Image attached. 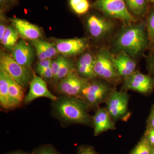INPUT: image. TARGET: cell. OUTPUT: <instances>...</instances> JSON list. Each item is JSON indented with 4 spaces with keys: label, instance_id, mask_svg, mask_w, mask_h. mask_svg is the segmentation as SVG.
<instances>
[{
    "label": "cell",
    "instance_id": "cell-1",
    "mask_svg": "<svg viewBox=\"0 0 154 154\" xmlns=\"http://www.w3.org/2000/svg\"><path fill=\"white\" fill-rule=\"evenodd\" d=\"M148 40L144 23L131 24L118 33L114 46L119 52L123 51L131 57H138L146 49Z\"/></svg>",
    "mask_w": 154,
    "mask_h": 154
},
{
    "label": "cell",
    "instance_id": "cell-2",
    "mask_svg": "<svg viewBox=\"0 0 154 154\" xmlns=\"http://www.w3.org/2000/svg\"><path fill=\"white\" fill-rule=\"evenodd\" d=\"M53 110L56 116L68 123L93 126L92 116L82 99L64 95L54 101Z\"/></svg>",
    "mask_w": 154,
    "mask_h": 154
},
{
    "label": "cell",
    "instance_id": "cell-3",
    "mask_svg": "<svg viewBox=\"0 0 154 154\" xmlns=\"http://www.w3.org/2000/svg\"><path fill=\"white\" fill-rule=\"evenodd\" d=\"M105 80H94L83 90L79 98L85 102L89 110H97L106 103L115 86Z\"/></svg>",
    "mask_w": 154,
    "mask_h": 154
},
{
    "label": "cell",
    "instance_id": "cell-4",
    "mask_svg": "<svg viewBox=\"0 0 154 154\" xmlns=\"http://www.w3.org/2000/svg\"><path fill=\"white\" fill-rule=\"evenodd\" d=\"M113 56L107 49L100 50L95 57L94 71L96 78L105 80L115 87L122 78L114 66Z\"/></svg>",
    "mask_w": 154,
    "mask_h": 154
},
{
    "label": "cell",
    "instance_id": "cell-5",
    "mask_svg": "<svg viewBox=\"0 0 154 154\" xmlns=\"http://www.w3.org/2000/svg\"><path fill=\"white\" fill-rule=\"evenodd\" d=\"M0 68L24 89L30 85L34 74L30 68L17 63L13 58L2 51L0 54Z\"/></svg>",
    "mask_w": 154,
    "mask_h": 154
},
{
    "label": "cell",
    "instance_id": "cell-6",
    "mask_svg": "<svg viewBox=\"0 0 154 154\" xmlns=\"http://www.w3.org/2000/svg\"><path fill=\"white\" fill-rule=\"evenodd\" d=\"M130 96L126 91H118L114 88L106 101V108L114 122L119 120L126 121L131 113L128 108Z\"/></svg>",
    "mask_w": 154,
    "mask_h": 154
},
{
    "label": "cell",
    "instance_id": "cell-7",
    "mask_svg": "<svg viewBox=\"0 0 154 154\" xmlns=\"http://www.w3.org/2000/svg\"><path fill=\"white\" fill-rule=\"evenodd\" d=\"M93 6L106 16L119 19L127 25L136 21L128 11L125 0H96Z\"/></svg>",
    "mask_w": 154,
    "mask_h": 154
},
{
    "label": "cell",
    "instance_id": "cell-8",
    "mask_svg": "<svg viewBox=\"0 0 154 154\" xmlns=\"http://www.w3.org/2000/svg\"><path fill=\"white\" fill-rule=\"evenodd\" d=\"M90 82V80L81 76L76 72H71L59 82L57 90L64 95L79 98Z\"/></svg>",
    "mask_w": 154,
    "mask_h": 154
},
{
    "label": "cell",
    "instance_id": "cell-9",
    "mask_svg": "<svg viewBox=\"0 0 154 154\" xmlns=\"http://www.w3.org/2000/svg\"><path fill=\"white\" fill-rule=\"evenodd\" d=\"M124 91H132L143 95H149L154 89V79L150 75L135 72L124 79Z\"/></svg>",
    "mask_w": 154,
    "mask_h": 154
},
{
    "label": "cell",
    "instance_id": "cell-10",
    "mask_svg": "<svg viewBox=\"0 0 154 154\" xmlns=\"http://www.w3.org/2000/svg\"><path fill=\"white\" fill-rule=\"evenodd\" d=\"M54 45L58 53L63 56H74L82 53L88 47V40L85 38L55 39Z\"/></svg>",
    "mask_w": 154,
    "mask_h": 154
},
{
    "label": "cell",
    "instance_id": "cell-11",
    "mask_svg": "<svg viewBox=\"0 0 154 154\" xmlns=\"http://www.w3.org/2000/svg\"><path fill=\"white\" fill-rule=\"evenodd\" d=\"M28 93L24 99V103L29 104L35 99L41 97L48 98L53 101L57 100L58 97L51 94L48 88L46 82L42 77L33 74L30 82Z\"/></svg>",
    "mask_w": 154,
    "mask_h": 154
},
{
    "label": "cell",
    "instance_id": "cell-12",
    "mask_svg": "<svg viewBox=\"0 0 154 154\" xmlns=\"http://www.w3.org/2000/svg\"><path fill=\"white\" fill-rule=\"evenodd\" d=\"M87 25L91 36L96 39L107 36L113 28V23L111 21L96 15L89 17L87 20Z\"/></svg>",
    "mask_w": 154,
    "mask_h": 154
},
{
    "label": "cell",
    "instance_id": "cell-13",
    "mask_svg": "<svg viewBox=\"0 0 154 154\" xmlns=\"http://www.w3.org/2000/svg\"><path fill=\"white\" fill-rule=\"evenodd\" d=\"M12 56L17 63L31 68L34 58V49L25 39H20L12 50Z\"/></svg>",
    "mask_w": 154,
    "mask_h": 154
},
{
    "label": "cell",
    "instance_id": "cell-14",
    "mask_svg": "<svg viewBox=\"0 0 154 154\" xmlns=\"http://www.w3.org/2000/svg\"><path fill=\"white\" fill-rule=\"evenodd\" d=\"M94 134L97 136L109 130L116 129L115 122L110 117L105 107H99L92 116Z\"/></svg>",
    "mask_w": 154,
    "mask_h": 154
},
{
    "label": "cell",
    "instance_id": "cell-15",
    "mask_svg": "<svg viewBox=\"0 0 154 154\" xmlns=\"http://www.w3.org/2000/svg\"><path fill=\"white\" fill-rule=\"evenodd\" d=\"M13 26L23 39L31 41L38 39L42 36L40 28L25 19L14 18L10 19Z\"/></svg>",
    "mask_w": 154,
    "mask_h": 154
},
{
    "label": "cell",
    "instance_id": "cell-16",
    "mask_svg": "<svg viewBox=\"0 0 154 154\" xmlns=\"http://www.w3.org/2000/svg\"><path fill=\"white\" fill-rule=\"evenodd\" d=\"M131 57L123 51L113 56V61L119 74L123 79L135 72L137 64Z\"/></svg>",
    "mask_w": 154,
    "mask_h": 154
},
{
    "label": "cell",
    "instance_id": "cell-17",
    "mask_svg": "<svg viewBox=\"0 0 154 154\" xmlns=\"http://www.w3.org/2000/svg\"><path fill=\"white\" fill-rule=\"evenodd\" d=\"M94 60L95 57L91 53H85L82 55L77 63L78 74L89 80L97 78L94 71Z\"/></svg>",
    "mask_w": 154,
    "mask_h": 154
},
{
    "label": "cell",
    "instance_id": "cell-18",
    "mask_svg": "<svg viewBox=\"0 0 154 154\" xmlns=\"http://www.w3.org/2000/svg\"><path fill=\"white\" fill-rule=\"evenodd\" d=\"M10 108L19 106L24 99V89L8 74Z\"/></svg>",
    "mask_w": 154,
    "mask_h": 154
},
{
    "label": "cell",
    "instance_id": "cell-19",
    "mask_svg": "<svg viewBox=\"0 0 154 154\" xmlns=\"http://www.w3.org/2000/svg\"><path fill=\"white\" fill-rule=\"evenodd\" d=\"M9 87L8 74L4 70L0 68V105L4 109L11 108Z\"/></svg>",
    "mask_w": 154,
    "mask_h": 154
},
{
    "label": "cell",
    "instance_id": "cell-20",
    "mask_svg": "<svg viewBox=\"0 0 154 154\" xmlns=\"http://www.w3.org/2000/svg\"><path fill=\"white\" fill-rule=\"evenodd\" d=\"M19 34L14 26H7L5 32L2 38L1 39V44L7 49L13 50L17 44L19 39Z\"/></svg>",
    "mask_w": 154,
    "mask_h": 154
},
{
    "label": "cell",
    "instance_id": "cell-21",
    "mask_svg": "<svg viewBox=\"0 0 154 154\" xmlns=\"http://www.w3.org/2000/svg\"><path fill=\"white\" fill-rule=\"evenodd\" d=\"M127 7L133 16L142 17L147 10V0H125Z\"/></svg>",
    "mask_w": 154,
    "mask_h": 154
},
{
    "label": "cell",
    "instance_id": "cell-22",
    "mask_svg": "<svg viewBox=\"0 0 154 154\" xmlns=\"http://www.w3.org/2000/svg\"><path fill=\"white\" fill-rule=\"evenodd\" d=\"M69 5L72 10L79 15L87 13L90 7L88 0H69Z\"/></svg>",
    "mask_w": 154,
    "mask_h": 154
},
{
    "label": "cell",
    "instance_id": "cell-23",
    "mask_svg": "<svg viewBox=\"0 0 154 154\" xmlns=\"http://www.w3.org/2000/svg\"><path fill=\"white\" fill-rule=\"evenodd\" d=\"M152 149V146L143 136L130 154H151Z\"/></svg>",
    "mask_w": 154,
    "mask_h": 154
},
{
    "label": "cell",
    "instance_id": "cell-24",
    "mask_svg": "<svg viewBox=\"0 0 154 154\" xmlns=\"http://www.w3.org/2000/svg\"><path fill=\"white\" fill-rule=\"evenodd\" d=\"M76 71L74 65L72 62L66 58L58 74L56 82H60L65 78L71 72Z\"/></svg>",
    "mask_w": 154,
    "mask_h": 154
},
{
    "label": "cell",
    "instance_id": "cell-25",
    "mask_svg": "<svg viewBox=\"0 0 154 154\" xmlns=\"http://www.w3.org/2000/svg\"><path fill=\"white\" fill-rule=\"evenodd\" d=\"M38 40L42 48L46 52L48 59H51L52 57H54L59 54L53 43L41 40L40 38H38Z\"/></svg>",
    "mask_w": 154,
    "mask_h": 154
},
{
    "label": "cell",
    "instance_id": "cell-26",
    "mask_svg": "<svg viewBox=\"0 0 154 154\" xmlns=\"http://www.w3.org/2000/svg\"><path fill=\"white\" fill-rule=\"evenodd\" d=\"M146 28L149 40L154 44V10L149 15Z\"/></svg>",
    "mask_w": 154,
    "mask_h": 154
},
{
    "label": "cell",
    "instance_id": "cell-27",
    "mask_svg": "<svg viewBox=\"0 0 154 154\" xmlns=\"http://www.w3.org/2000/svg\"><path fill=\"white\" fill-rule=\"evenodd\" d=\"M66 57L63 55L58 57L54 60L52 61L51 68L53 73V79L56 81L57 78L58 74Z\"/></svg>",
    "mask_w": 154,
    "mask_h": 154
},
{
    "label": "cell",
    "instance_id": "cell-28",
    "mask_svg": "<svg viewBox=\"0 0 154 154\" xmlns=\"http://www.w3.org/2000/svg\"><path fill=\"white\" fill-rule=\"evenodd\" d=\"M31 42H32V45L36 49V54H37V57H38L39 60L47 59L48 58L46 52H45L44 50L42 48V46L39 43L38 39L32 40Z\"/></svg>",
    "mask_w": 154,
    "mask_h": 154
},
{
    "label": "cell",
    "instance_id": "cell-29",
    "mask_svg": "<svg viewBox=\"0 0 154 154\" xmlns=\"http://www.w3.org/2000/svg\"><path fill=\"white\" fill-rule=\"evenodd\" d=\"M17 0H0V10L8 11L16 5Z\"/></svg>",
    "mask_w": 154,
    "mask_h": 154
},
{
    "label": "cell",
    "instance_id": "cell-30",
    "mask_svg": "<svg viewBox=\"0 0 154 154\" xmlns=\"http://www.w3.org/2000/svg\"><path fill=\"white\" fill-rule=\"evenodd\" d=\"M52 61L51 59H47L44 60H39L36 67V72L38 73L44 69L51 66Z\"/></svg>",
    "mask_w": 154,
    "mask_h": 154
},
{
    "label": "cell",
    "instance_id": "cell-31",
    "mask_svg": "<svg viewBox=\"0 0 154 154\" xmlns=\"http://www.w3.org/2000/svg\"><path fill=\"white\" fill-rule=\"evenodd\" d=\"M147 65L150 75L154 79V52L148 57Z\"/></svg>",
    "mask_w": 154,
    "mask_h": 154
},
{
    "label": "cell",
    "instance_id": "cell-32",
    "mask_svg": "<svg viewBox=\"0 0 154 154\" xmlns=\"http://www.w3.org/2000/svg\"><path fill=\"white\" fill-rule=\"evenodd\" d=\"M154 128V104L152 106L149 115L146 121V129Z\"/></svg>",
    "mask_w": 154,
    "mask_h": 154
},
{
    "label": "cell",
    "instance_id": "cell-33",
    "mask_svg": "<svg viewBox=\"0 0 154 154\" xmlns=\"http://www.w3.org/2000/svg\"><path fill=\"white\" fill-rule=\"evenodd\" d=\"M77 154H99L91 146H84L80 147Z\"/></svg>",
    "mask_w": 154,
    "mask_h": 154
},
{
    "label": "cell",
    "instance_id": "cell-34",
    "mask_svg": "<svg viewBox=\"0 0 154 154\" xmlns=\"http://www.w3.org/2000/svg\"><path fill=\"white\" fill-rule=\"evenodd\" d=\"M33 154H58L57 152L51 146H45L37 150Z\"/></svg>",
    "mask_w": 154,
    "mask_h": 154
},
{
    "label": "cell",
    "instance_id": "cell-35",
    "mask_svg": "<svg viewBox=\"0 0 154 154\" xmlns=\"http://www.w3.org/2000/svg\"><path fill=\"white\" fill-rule=\"evenodd\" d=\"M42 79L45 80H50L53 79V73L51 66L44 69L38 72Z\"/></svg>",
    "mask_w": 154,
    "mask_h": 154
},
{
    "label": "cell",
    "instance_id": "cell-36",
    "mask_svg": "<svg viewBox=\"0 0 154 154\" xmlns=\"http://www.w3.org/2000/svg\"><path fill=\"white\" fill-rule=\"evenodd\" d=\"M144 136L145 137L152 147H154V128L146 130Z\"/></svg>",
    "mask_w": 154,
    "mask_h": 154
},
{
    "label": "cell",
    "instance_id": "cell-37",
    "mask_svg": "<svg viewBox=\"0 0 154 154\" xmlns=\"http://www.w3.org/2000/svg\"><path fill=\"white\" fill-rule=\"evenodd\" d=\"M10 154H27L25 153L22 152H15L12 153Z\"/></svg>",
    "mask_w": 154,
    "mask_h": 154
},
{
    "label": "cell",
    "instance_id": "cell-38",
    "mask_svg": "<svg viewBox=\"0 0 154 154\" xmlns=\"http://www.w3.org/2000/svg\"><path fill=\"white\" fill-rule=\"evenodd\" d=\"M151 154H154V147H152L151 152Z\"/></svg>",
    "mask_w": 154,
    "mask_h": 154
},
{
    "label": "cell",
    "instance_id": "cell-39",
    "mask_svg": "<svg viewBox=\"0 0 154 154\" xmlns=\"http://www.w3.org/2000/svg\"><path fill=\"white\" fill-rule=\"evenodd\" d=\"M150 1L154 3V0H149Z\"/></svg>",
    "mask_w": 154,
    "mask_h": 154
}]
</instances>
